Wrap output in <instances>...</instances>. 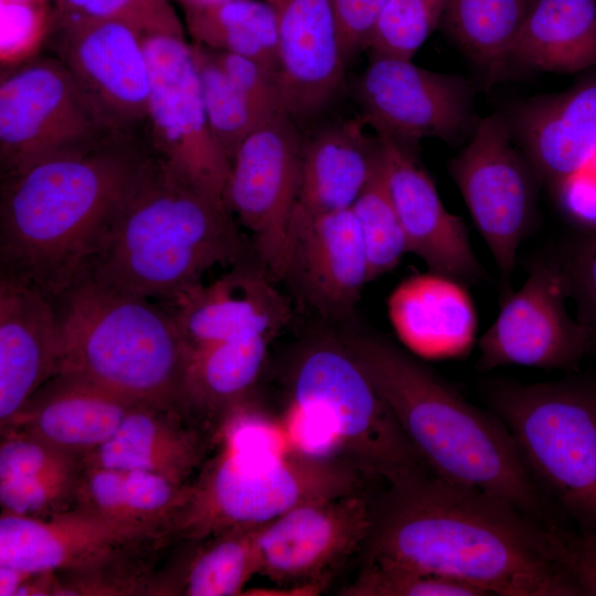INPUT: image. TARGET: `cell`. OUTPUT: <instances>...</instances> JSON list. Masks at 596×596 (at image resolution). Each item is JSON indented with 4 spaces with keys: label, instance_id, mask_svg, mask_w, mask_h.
<instances>
[{
    "label": "cell",
    "instance_id": "1",
    "mask_svg": "<svg viewBox=\"0 0 596 596\" xmlns=\"http://www.w3.org/2000/svg\"><path fill=\"white\" fill-rule=\"evenodd\" d=\"M368 557L465 582L488 595L577 596L549 524L432 471L389 485L373 503Z\"/></svg>",
    "mask_w": 596,
    "mask_h": 596
},
{
    "label": "cell",
    "instance_id": "2",
    "mask_svg": "<svg viewBox=\"0 0 596 596\" xmlns=\"http://www.w3.org/2000/svg\"><path fill=\"white\" fill-rule=\"evenodd\" d=\"M155 158L145 134L121 132L1 178L0 274L55 300L87 274Z\"/></svg>",
    "mask_w": 596,
    "mask_h": 596
},
{
    "label": "cell",
    "instance_id": "3",
    "mask_svg": "<svg viewBox=\"0 0 596 596\" xmlns=\"http://www.w3.org/2000/svg\"><path fill=\"white\" fill-rule=\"evenodd\" d=\"M344 342L435 475L498 497L545 522L542 490L498 415L469 403L382 338L359 336Z\"/></svg>",
    "mask_w": 596,
    "mask_h": 596
},
{
    "label": "cell",
    "instance_id": "4",
    "mask_svg": "<svg viewBox=\"0 0 596 596\" xmlns=\"http://www.w3.org/2000/svg\"><path fill=\"white\" fill-rule=\"evenodd\" d=\"M252 254L225 202L155 158L84 277L168 304L213 266Z\"/></svg>",
    "mask_w": 596,
    "mask_h": 596
},
{
    "label": "cell",
    "instance_id": "5",
    "mask_svg": "<svg viewBox=\"0 0 596 596\" xmlns=\"http://www.w3.org/2000/svg\"><path fill=\"white\" fill-rule=\"evenodd\" d=\"M53 302L60 372L137 403L184 408L189 351L167 305L89 277Z\"/></svg>",
    "mask_w": 596,
    "mask_h": 596
},
{
    "label": "cell",
    "instance_id": "6",
    "mask_svg": "<svg viewBox=\"0 0 596 596\" xmlns=\"http://www.w3.org/2000/svg\"><path fill=\"white\" fill-rule=\"evenodd\" d=\"M365 476L350 460L317 454L253 456L225 441L191 485L180 539L269 522L299 505L360 492Z\"/></svg>",
    "mask_w": 596,
    "mask_h": 596
},
{
    "label": "cell",
    "instance_id": "7",
    "mask_svg": "<svg viewBox=\"0 0 596 596\" xmlns=\"http://www.w3.org/2000/svg\"><path fill=\"white\" fill-rule=\"evenodd\" d=\"M486 397L538 486L596 535V383L492 382Z\"/></svg>",
    "mask_w": 596,
    "mask_h": 596
},
{
    "label": "cell",
    "instance_id": "8",
    "mask_svg": "<svg viewBox=\"0 0 596 596\" xmlns=\"http://www.w3.org/2000/svg\"><path fill=\"white\" fill-rule=\"evenodd\" d=\"M298 411L322 422L348 460L387 486L432 471L344 341H317L292 374Z\"/></svg>",
    "mask_w": 596,
    "mask_h": 596
},
{
    "label": "cell",
    "instance_id": "9",
    "mask_svg": "<svg viewBox=\"0 0 596 596\" xmlns=\"http://www.w3.org/2000/svg\"><path fill=\"white\" fill-rule=\"evenodd\" d=\"M121 132L127 131L116 129L104 117L54 55L40 54L1 72V178L93 148Z\"/></svg>",
    "mask_w": 596,
    "mask_h": 596
},
{
    "label": "cell",
    "instance_id": "10",
    "mask_svg": "<svg viewBox=\"0 0 596 596\" xmlns=\"http://www.w3.org/2000/svg\"><path fill=\"white\" fill-rule=\"evenodd\" d=\"M151 74L146 139L167 168L224 202L231 162L215 141L183 31L142 32Z\"/></svg>",
    "mask_w": 596,
    "mask_h": 596
},
{
    "label": "cell",
    "instance_id": "11",
    "mask_svg": "<svg viewBox=\"0 0 596 596\" xmlns=\"http://www.w3.org/2000/svg\"><path fill=\"white\" fill-rule=\"evenodd\" d=\"M449 173L510 292L519 247L533 227L538 177L512 142L500 114L478 119L472 136L449 161Z\"/></svg>",
    "mask_w": 596,
    "mask_h": 596
},
{
    "label": "cell",
    "instance_id": "12",
    "mask_svg": "<svg viewBox=\"0 0 596 596\" xmlns=\"http://www.w3.org/2000/svg\"><path fill=\"white\" fill-rule=\"evenodd\" d=\"M302 143L288 113L274 116L241 143L224 190L226 207L252 234L258 263L277 279L285 274Z\"/></svg>",
    "mask_w": 596,
    "mask_h": 596
},
{
    "label": "cell",
    "instance_id": "13",
    "mask_svg": "<svg viewBox=\"0 0 596 596\" xmlns=\"http://www.w3.org/2000/svg\"><path fill=\"white\" fill-rule=\"evenodd\" d=\"M355 94L366 125L409 148L425 138L460 141L478 120L466 79L407 58L372 55Z\"/></svg>",
    "mask_w": 596,
    "mask_h": 596
},
{
    "label": "cell",
    "instance_id": "14",
    "mask_svg": "<svg viewBox=\"0 0 596 596\" xmlns=\"http://www.w3.org/2000/svg\"><path fill=\"white\" fill-rule=\"evenodd\" d=\"M373 525V503L354 492L306 503L267 522L258 535L259 573L296 592H320Z\"/></svg>",
    "mask_w": 596,
    "mask_h": 596
},
{
    "label": "cell",
    "instance_id": "15",
    "mask_svg": "<svg viewBox=\"0 0 596 596\" xmlns=\"http://www.w3.org/2000/svg\"><path fill=\"white\" fill-rule=\"evenodd\" d=\"M502 298L496 320L478 342L480 370L573 369L592 349L585 328L566 308L568 294L557 264L536 260L523 285Z\"/></svg>",
    "mask_w": 596,
    "mask_h": 596
},
{
    "label": "cell",
    "instance_id": "16",
    "mask_svg": "<svg viewBox=\"0 0 596 596\" xmlns=\"http://www.w3.org/2000/svg\"><path fill=\"white\" fill-rule=\"evenodd\" d=\"M45 49L116 129L145 132L151 74L138 28L120 20L54 24Z\"/></svg>",
    "mask_w": 596,
    "mask_h": 596
},
{
    "label": "cell",
    "instance_id": "17",
    "mask_svg": "<svg viewBox=\"0 0 596 596\" xmlns=\"http://www.w3.org/2000/svg\"><path fill=\"white\" fill-rule=\"evenodd\" d=\"M278 34V74L285 107L309 119L340 95L345 64L332 0H265Z\"/></svg>",
    "mask_w": 596,
    "mask_h": 596
},
{
    "label": "cell",
    "instance_id": "18",
    "mask_svg": "<svg viewBox=\"0 0 596 596\" xmlns=\"http://www.w3.org/2000/svg\"><path fill=\"white\" fill-rule=\"evenodd\" d=\"M269 278L260 264L248 260L164 304L174 316L189 353L240 338L275 337L288 323L290 308Z\"/></svg>",
    "mask_w": 596,
    "mask_h": 596
},
{
    "label": "cell",
    "instance_id": "19",
    "mask_svg": "<svg viewBox=\"0 0 596 596\" xmlns=\"http://www.w3.org/2000/svg\"><path fill=\"white\" fill-rule=\"evenodd\" d=\"M377 136L382 142L385 182L409 253L417 255L429 272L462 283L481 279L483 270L464 221L445 207L412 148L387 136Z\"/></svg>",
    "mask_w": 596,
    "mask_h": 596
},
{
    "label": "cell",
    "instance_id": "20",
    "mask_svg": "<svg viewBox=\"0 0 596 596\" xmlns=\"http://www.w3.org/2000/svg\"><path fill=\"white\" fill-rule=\"evenodd\" d=\"M368 127L359 116L333 123L304 140L287 257L295 241L316 220L352 207L381 166V139L369 134Z\"/></svg>",
    "mask_w": 596,
    "mask_h": 596
},
{
    "label": "cell",
    "instance_id": "21",
    "mask_svg": "<svg viewBox=\"0 0 596 596\" xmlns=\"http://www.w3.org/2000/svg\"><path fill=\"white\" fill-rule=\"evenodd\" d=\"M173 530L111 521L70 510L49 518L0 517V565L31 574L86 566L138 539Z\"/></svg>",
    "mask_w": 596,
    "mask_h": 596
},
{
    "label": "cell",
    "instance_id": "22",
    "mask_svg": "<svg viewBox=\"0 0 596 596\" xmlns=\"http://www.w3.org/2000/svg\"><path fill=\"white\" fill-rule=\"evenodd\" d=\"M61 340L53 300L38 287L0 274V423L60 372Z\"/></svg>",
    "mask_w": 596,
    "mask_h": 596
},
{
    "label": "cell",
    "instance_id": "23",
    "mask_svg": "<svg viewBox=\"0 0 596 596\" xmlns=\"http://www.w3.org/2000/svg\"><path fill=\"white\" fill-rule=\"evenodd\" d=\"M210 430L181 406L140 403L83 464L151 471L191 486L209 459Z\"/></svg>",
    "mask_w": 596,
    "mask_h": 596
},
{
    "label": "cell",
    "instance_id": "24",
    "mask_svg": "<svg viewBox=\"0 0 596 596\" xmlns=\"http://www.w3.org/2000/svg\"><path fill=\"white\" fill-rule=\"evenodd\" d=\"M284 278H290L321 315L348 316L370 281L365 246L352 209L316 220L291 245Z\"/></svg>",
    "mask_w": 596,
    "mask_h": 596
},
{
    "label": "cell",
    "instance_id": "25",
    "mask_svg": "<svg viewBox=\"0 0 596 596\" xmlns=\"http://www.w3.org/2000/svg\"><path fill=\"white\" fill-rule=\"evenodd\" d=\"M137 402L76 375L46 381L1 430L17 429L82 459L107 441Z\"/></svg>",
    "mask_w": 596,
    "mask_h": 596
},
{
    "label": "cell",
    "instance_id": "26",
    "mask_svg": "<svg viewBox=\"0 0 596 596\" xmlns=\"http://www.w3.org/2000/svg\"><path fill=\"white\" fill-rule=\"evenodd\" d=\"M514 126L538 179L553 191L596 153V81L525 103Z\"/></svg>",
    "mask_w": 596,
    "mask_h": 596
},
{
    "label": "cell",
    "instance_id": "27",
    "mask_svg": "<svg viewBox=\"0 0 596 596\" xmlns=\"http://www.w3.org/2000/svg\"><path fill=\"white\" fill-rule=\"evenodd\" d=\"M387 311L398 339L419 356L457 358L475 342V305L464 283L449 276L429 272L404 279Z\"/></svg>",
    "mask_w": 596,
    "mask_h": 596
},
{
    "label": "cell",
    "instance_id": "28",
    "mask_svg": "<svg viewBox=\"0 0 596 596\" xmlns=\"http://www.w3.org/2000/svg\"><path fill=\"white\" fill-rule=\"evenodd\" d=\"M1 436L2 512L49 518L74 510L83 459L17 429Z\"/></svg>",
    "mask_w": 596,
    "mask_h": 596
},
{
    "label": "cell",
    "instance_id": "29",
    "mask_svg": "<svg viewBox=\"0 0 596 596\" xmlns=\"http://www.w3.org/2000/svg\"><path fill=\"white\" fill-rule=\"evenodd\" d=\"M274 336L215 343L189 353L184 408L215 434L249 402Z\"/></svg>",
    "mask_w": 596,
    "mask_h": 596
},
{
    "label": "cell",
    "instance_id": "30",
    "mask_svg": "<svg viewBox=\"0 0 596 596\" xmlns=\"http://www.w3.org/2000/svg\"><path fill=\"white\" fill-rule=\"evenodd\" d=\"M191 486L139 469L84 465L75 510L98 518L177 531Z\"/></svg>",
    "mask_w": 596,
    "mask_h": 596
},
{
    "label": "cell",
    "instance_id": "31",
    "mask_svg": "<svg viewBox=\"0 0 596 596\" xmlns=\"http://www.w3.org/2000/svg\"><path fill=\"white\" fill-rule=\"evenodd\" d=\"M511 61L553 73L596 66V0H529Z\"/></svg>",
    "mask_w": 596,
    "mask_h": 596
},
{
    "label": "cell",
    "instance_id": "32",
    "mask_svg": "<svg viewBox=\"0 0 596 596\" xmlns=\"http://www.w3.org/2000/svg\"><path fill=\"white\" fill-rule=\"evenodd\" d=\"M267 523V522H266ZM266 523L227 528L194 541L196 549L174 575V589L187 596L242 595L259 573L258 535Z\"/></svg>",
    "mask_w": 596,
    "mask_h": 596
},
{
    "label": "cell",
    "instance_id": "33",
    "mask_svg": "<svg viewBox=\"0 0 596 596\" xmlns=\"http://www.w3.org/2000/svg\"><path fill=\"white\" fill-rule=\"evenodd\" d=\"M529 0H446L439 26L491 78L500 77Z\"/></svg>",
    "mask_w": 596,
    "mask_h": 596
},
{
    "label": "cell",
    "instance_id": "34",
    "mask_svg": "<svg viewBox=\"0 0 596 596\" xmlns=\"http://www.w3.org/2000/svg\"><path fill=\"white\" fill-rule=\"evenodd\" d=\"M192 42L254 58L278 72L276 17L265 0H235L184 12Z\"/></svg>",
    "mask_w": 596,
    "mask_h": 596
},
{
    "label": "cell",
    "instance_id": "35",
    "mask_svg": "<svg viewBox=\"0 0 596 596\" xmlns=\"http://www.w3.org/2000/svg\"><path fill=\"white\" fill-rule=\"evenodd\" d=\"M190 44L210 129L231 162L241 143L280 113L267 111L242 93L225 75L209 47L192 41Z\"/></svg>",
    "mask_w": 596,
    "mask_h": 596
},
{
    "label": "cell",
    "instance_id": "36",
    "mask_svg": "<svg viewBox=\"0 0 596 596\" xmlns=\"http://www.w3.org/2000/svg\"><path fill=\"white\" fill-rule=\"evenodd\" d=\"M365 246L370 281L392 270L409 253L382 163L352 205Z\"/></svg>",
    "mask_w": 596,
    "mask_h": 596
},
{
    "label": "cell",
    "instance_id": "37",
    "mask_svg": "<svg viewBox=\"0 0 596 596\" xmlns=\"http://www.w3.org/2000/svg\"><path fill=\"white\" fill-rule=\"evenodd\" d=\"M446 0H386L369 39L372 55L412 60L439 28Z\"/></svg>",
    "mask_w": 596,
    "mask_h": 596
},
{
    "label": "cell",
    "instance_id": "38",
    "mask_svg": "<svg viewBox=\"0 0 596 596\" xmlns=\"http://www.w3.org/2000/svg\"><path fill=\"white\" fill-rule=\"evenodd\" d=\"M345 596H486L455 578L366 558L358 576L341 589Z\"/></svg>",
    "mask_w": 596,
    "mask_h": 596
},
{
    "label": "cell",
    "instance_id": "39",
    "mask_svg": "<svg viewBox=\"0 0 596 596\" xmlns=\"http://www.w3.org/2000/svg\"><path fill=\"white\" fill-rule=\"evenodd\" d=\"M54 21L52 0H0L1 72L40 55Z\"/></svg>",
    "mask_w": 596,
    "mask_h": 596
},
{
    "label": "cell",
    "instance_id": "40",
    "mask_svg": "<svg viewBox=\"0 0 596 596\" xmlns=\"http://www.w3.org/2000/svg\"><path fill=\"white\" fill-rule=\"evenodd\" d=\"M54 24L120 20L141 32L183 31L168 0H52Z\"/></svg>",
    "mask_w": 596,
    "mask_h": 596
},
{
    "label": "cell",
    "instance_id": "41",
    "mask_svg": "<svg viewBox=\"0 0 596 596\" xmlns=\"http://www.w3.org/2000/svg\"><path fill=\"white\" fill-rule=\"evenodd\" d=\"M568 298L577 308V320L585 328L592 348L596 347V232H588L566 247L556 263Z\"/></svg>",
    "mask_w": 596,
    "mask_h": 596
},
{
    "label": "cell",
    "instance_id": "42",
    "mask_svg": "<svg viewBox=\"0 0 596 596\" xmlns=\"http://www.w3.org/2000/svg\"><path fill=\"white\" fill-rule=\"evenodd\" d=\"M210 50L228 79L252 102L273 114L287 111L277 71L251 57Z\"/></svg>",
    "mask_w": 596,
    "mask_h": 596
},
{
    "label": "cell",
    "instance_id": "43",
    "mask_svg": "<svg viewBox=\"0 0 596 596\" xmlns=\"http://www.w3.org/2000/svg\"><path fill=\"white\" fill-rule=\"evenodd\" d=\"M550 542L556 561L576 583L581 595L596 596V535L574 533L549 524Z\"/></svg>",
    "mask_w": 596,
    "mask_h": 596
},
{
    "label": "cell",
    "instance_id": "44",
    "mask_svg": "<svg viewBox=\"0 0 596 596\" xmlns=\"http://www.w3.org/2000/svg\"><path fill=\"white\" fill-rule=\"evenodd\" d=\"M386 0H332L344 61L366 49Z\"/></svg>",
    "mask_w": 596,
    "mask_h": 596
},
{
    "label": "cell",
    "instance_id": "45",
    "mask_svg": "<svg viewBox=\"0 0 596 596\" xmlns=\"http://www.w3.org/2000/svg\"><path fill=\"white\" fill-rule=\"evenodd\" d=\"M33 574L0 565V596L19 595Z\"/></svg>",
    "mask_w": 596,
    "mask_h": 596
},
{
    "label": "cell",
    "instance_id": "46",
    "mask_svg": "<svg viewBox=\"0 0 596 596\" xmlns=\"http://www.w3.org/2000/svg\"><path fill=\"white\" fill-rule=\"evenodd\" d=\"M184 12L216 7L235 0H175Z\"/></svg>",
    "mask_w": 596,
    "mask_h": 596
}]
</instances>
